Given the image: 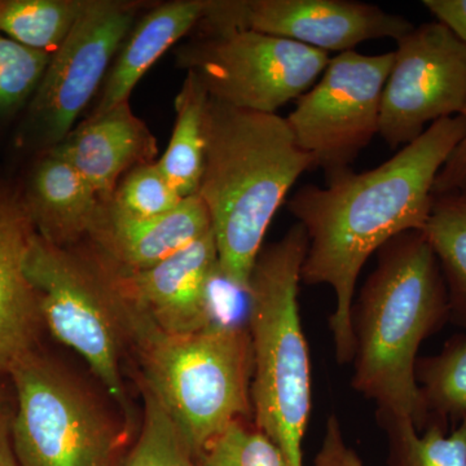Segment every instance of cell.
Returning <instances> with one entry per match:
<instances>
[{
    "label": "cell",
    "instance_id": "obj_1",
    "mask_svg": "<svg viewBox=\"0 0 466 466\" xmlns=\"http://www.w3.org/2000/svg\"><path fill=\"white\" fill-rule=\"evenodd\" d=\"M465 131L464 116L441 118L380 167L330 171L327 186L308 184L288 202L309 240L300 280L328 285L336 296L329 328L339 364L354 358L351 309L361 268L395 236L424 229L435 177Z\"/></svg>",
    "mask_w": 466,
    "mask_h": 466
},
{
    "label": "cell",
    "instance_id": "obj_2",
    "mask_svg": "<svg viewBox=\"0 0 466 466\" xmlns=\"http://www.w3.org/2000/svg\"><path fill=\"white\" fill-rule=\"evenodd\" d=\"M449 293L437 257L421 231L395 236L377 251V265L351 309L352 388L377 412L429 424L416 380L417 352L450 320Z\"/></svg>",
    "mask_w": 466,
    "mask_h": 466
},
{
    "label": "cell",
    "instance_id": "obj_3",
    "mask_svg": "<svg viewBox=\"0 0 466 466\" xmlns=\"http://www.w3.org/2000/svg\"><path fill=\"white\" fill-rule=\"evenodd\" d=\"M204 171L198 195L210 214L218 260L229 283L248 291L267 229L291 187L314 159L284 116L208 97Z\"/></svg>",
    "mask_w": 466,
    "mask_h": 466
},
{
    "label": "cell",
    "instance_id": "obj_4",
    "mask_svg": "<svg viewBox=\"0 0 466 466\" xmlns=\"http://www.w3.org/2000/svg\"><path fill=\"white\" fill-rule=\"evenodd\" d=\"M308 247L305 228L296 223L262 248L248 287L254 424L280 451L285 466H305L303 440L312 408L311 359L299 305Z\"/></svg>",
    "mask_w": 466,
    "mask_h": 466
},
{
    "label": "cell",
    "instance_id": "obj_5",
    "mask_svg": "<svg viewBox=\"0 0 466 466\" xmlns=\"http://www.w3.org/2000/svg\"><path fill=\"white\" fill-rule=\"evenodd\" d=\"M128 332L142 346L148 390L174 420L193 455L232 422L253 413V346L244 327L213 325L170 337L135 321Z\"/></svg>",
    "mask_w": 466,
    "mask_h": 466
},
{
    "label": "cell",
    "instance_id": "obj_6",
    "mask_svg": "<svg viewBox=\"0 0 466 466\" xmlns=\"http://www.w3.org/2000/svg\"><path fill=\"white\" fill-rule=\"evenodd\" d=\"M25 274L38 297L43 324L87 361L126 410L119 358L127 330L118 265L88 238L63 248L36 233Z\"/></svg>",
    "mask_w": 466,
    "mask_h": 466
},
{
    "label": "cell",
    "instance_id": "obj_7",
    "mask_svg": "<svg viewBox=\"0 0 466 466\" xmlns=\"http://www.w3.org/2000/svg\"><path fill=\"white\" fill-rule=\"evenodd\" d=\"M329 60L328 52L240 29L200 30L177 50V66L192 73L208 97L268 115L309 90Z\"/></svg>",
    "mask_w": 466,
    "mask_h": 466
},
{
    "label": "cell",
    "instance_id": "obj_8",
    "mask_svg": "<svg viewBox=\"0 0 466 466\" xmlns=\"http://www.w3.org/2000/svg\"><path fill=\"white\" fill-rule=\"evenodd\" d=\"M8 376L16 400L14 447L20 466H106L115 431L66 370L36 349Z\"/></svg>",
    "mask_w": 466,
    "mask_h": 466
},
{
    "label": "cell",
    "instance_id": "obj_9",
    "mask_svg": "<svg viewBox=\"0 0 466 466\" xmlns=\"http://www.w3.org/2000/svg\"><path fill=\"white\" fill-rule=\"evenodd\" d=\"M148 5L133 0H87L66 42L52 55L30 100L21 137L24 143L46 153L66 139L100 91L116 52Z\"/></svg>",
    "mask_w": 466,
    "mask_h": 466
},
{
    "label": "cell",
    "instance_id": "obj_10",
    "mask_svg": "<svg viewBox=\"0 0 466 466\" xmlns=\"http://www.w3.org/2000/svg\"><path fill=\"white\" fill-rule=\"evenodd\" d=\"M394 51L382 55L342 52L330 58L317 84L287 116L300 149L325 174L350 167L380 131L383 88Z\"/></svg>",
    "mask_w": 466,
    "mask_h": 466
},
{
    "label": "cell",
    "instance_id": "obj_11",
    "mask_svg": "<svg viewBox=\"0 0 466 466\" xmlns=\"http://www.w3.org/2000/svg\"><path fill=\"white\" fill-rule=\"evenodd\" d=\"M397 42L383 88L380 131L392 149L417 139L434 122L466 109V45L446 26L413 27Z\"/></svg>",
    "mask_w": 466,
    "mask_h": 466
},
{
    "label": "cell",
    "instance_id": "obj_12",
    "mask_svg": "<svg viewBox=\"0 0 466 466\" xmlns=\"http://www.w3.org/2000/svg\"><path fill=\"white\" fill-rule=\"evenodd\" d=\"M200 30H253L324 52L354 51L370 39L398 41L406 17L354 0H207Z\"/></svg>",
    "mask_w": 466,
    "mask_h": 466
},
{
    "label": "cell",
    "instance_id": "obj_13",
    "mask_svg": "<svg viewBox=\"0 0 466 466\" xmlns=\"http://www.w3.org/2000/svg\"><path fill=\"white\" fill-rule=\"evenodd\" d=\"M218 267L213 229L149 268L127 271L119 266L127 318L170 337L213 327L208 290Z\"/></svg>",
    "mask_w": 466,
    "mask_h": 466
},
{
    "label": "cell",
    "instance_id": "obj_14",
    "mask_svg": "<svg viewBox=\"0 0 466 466\" xmlns=\"http://www.w3.org/2000/svg\"><path fill=\"white\" fill-rule=\"evenodd\" d=\"M157 139L130 106V101L91 113L63 142L43 155L64 159L87 180L101 202L135 167L156 162Z\"/></svg>",
    "mask_w": 466,
    "mask_h": 466
},
{
    "label": "cell",
    "instance_id": "obj_15",
    "mask_svg": "<svg viewBox=\"0 0 466 466\" xmlns=\"http://www.w3.org/2000/svg\"><path fill=\"white\" fill-rule=\"evenodd\" d=\"M35 227L23 192L0 182V375L36 350L43 320L25 274Z\"/></svg>",
    "mask_w": 466,
    "mask_h": 466
},
{
    "label": "cell",
    "instance_id": "obj_16",
    "mask_svg": "<svg viewBox=\"0 0 466 466\" xmlns=\"http://www.w3.org/2000/svg\"><path fill=\"white\" fill-rule=\"evenodd\" d=\"M211 231L200 196L183 198L174 210L157 217L127 216L101 202L87 238L116 265L142 271L174 256Z\"/></svg>",
    "mask_w": 466,
    "mask_h": 466
},
{
    "label": "cell",
    "instance_id": "obj_17",
    "mask_svg": "<svg viewBox=\"0 0 466 466\" xmlns=\"http://www.w3.org/2000/svg\"><path fill=\"white\" fill-rule=\"evenodd\" d=\"M205 7L207 0H173L149 5L116 52L92 113L130 101L131 92L150 67L196 29Z\"/></svg>",
    "mask_w": 466,
    "mask_h": 466
},
{
    "label": "cell",
    "instance_id": "obj_18",
    "mask_svg": "<svg viewBox=\"0 0 466 466\" xmlns=\"http://www.w3.org/2000/svg\"><path fill=\"white\" fill-rule=\"evenodd\" d=\"M23 196L36 233L63 248L87 238L101 204L72 165L51 155L36 162Z\"/></svg>",
    "mask_w": 466,
    "mask_h": 466
},
{
    "label": "cell",
    "instance_id": "obj_19",
    "mask_svg": "<svg viewBox=\"0 0 466 466\" xmlns=\"http://www.w3.org/2000/svg\"><path fill=\"white\" fill-rule=\"evenodd\" d=\"M208 95L192 73H187L175 97V125L170 143L157 164L182 198L198 195L204 171V115Z\"/></svg>",
    "mask_w": 466,
    "mask_h": 466
},
{
    "label": "cell",
    "instance_id": "obj_20",
    "mask_svg": "<svg viewBox=\"0 0 466 466\" xmlns=\"http://www.w3.org/2000/svg\"><path fill=\"white\" fill-rule=\"evenodd\" d=\"M440 263L451 318L466 325V198H433L431 216L421 231Z\"/></svg>",
    "mask_w": 466,
    "mask_h": 466
},
{
    "label": "cell",
    "instance_id": "obj_21",
    "mask_svg": "<svg viewBox=\"0 0 466 466\" xmlns=\"http://www.w3.org/2000/svg\"><path fill=\"white\" fill-rule=\"evenodd\" d=\"M87 0H0V33L32 50L54 55Z\"/></svg>",
    "mask_w": 466,
    "mask_h": 466
},
{
    "label": "cell",
    "instance_id": "obj_22",
    "mask_svg": "<svg viewBox=\"0 0 466 466\" xmlns=\"http://www.w3.org/2000/svg\"><path fill=\"white\" fill-rule=\"evenodd\" d=\"M389 440V466H466V420L449 429L431 422L419 434L410 417L377 412Z\"/></svg>",
    "mask_w": 466,
    "mask_h": 466
},
{
    "label": "cell",
    "instance_id": "obj_23",
    "mask_svg": "<svg viewBox=\"0 0 466 466\" xmlns=\"http://www.w3.org/2000/svg\"><path fill=\"white\" fill-rule=\"evenodd\" d=\"M416 380L429 424L449 429L466 420V336L453 337L440 354L417 359Z\"/></svg>",
    "mask_w": 466,
    "mask_h": 466
},
{
    "label": "cell",
    "instance_id": "obj_24",
    "mask_svg": "<svg viewBox=\"0 0 466 466\" xmlns=\"http://www.w3.org/2000/svg\"><path fill=\"white\" fill-rule=\"evenodd\" d=\"M193 452L179 428L149 390L142 433L127 466H192Z\"/></svg>",
    "mask_w": 466,
    "mask_h": 466
},
{
    "label": "cell",
    "instance_id": "obj_25",
    "mask_svg": "<svg viewBox=\"0 0 466 466\" xmlns=\"http://www.w3.org/2000/svg\"><path fill=\"white\" fill-rule=\"evenodd\" d=\"M51 57L0 33V116L11 115L33 99Z\"/></svg>",
    "mask_w": 466,
    "mask_h": 466
},
{
    "label": "cell",
    "instance_id": "obj_26",
    "mask_svg": "<svg viewBox=\"0 0 466 466\" xmlns=\"http://www.w3.org/2000/svg\"><path fill=\"white\" fill-rule=\"evenodd\" d=\"M198 458L200 466H285L278 447L247 419L232 422Z\"/></svg>",
    "mask_w": 466,
    "mask_h": 466
},
{
    "label": "cell",
    "instance_id": "obj_27",
    "mask_svg": "<svg viewBox=\"0 0 466 466\" xmlns=\"http://www.w3.org/2000/svg\"><path fill=\"white\" fill-rule=\"evenodd\" d=\"M182 200L156 161L126 174L108 202L127 216L149 218L174 210Z\"/></svg>",
    "mask_w": 466,
    "mask_h": 466
},
{
    "label": "cell",
    "instance_id": "obj_28",
    "mask_svg": "<svg viewBox=\"0 0 466 466\" xmlns=\"http://www.w3.org/2000/svg\"><path fill=\"white\" fill-rule=\"evenodd\" d=\"M461 116L466 122V109ZM440 196L466 198V131L435 177L433 198Z\"/></svg>",
    "mask_w": 466,
    "mask_h": 466
},
{
    "label": "cell",
    "instance_id": "obj_29",
    "mask_svg": "<svg viewBox=\"0 0 466 466\" xmlns=\"http://www.w3.org/2000/svg\"><path fill=\"white\" fill-rule=\"evenodd\" d=\"M314 466H364L357 452L346 444L336 416L328 419L327 428Z\"/></svg>",
    "mask_w": 466,
    "mask_h": 466
},
{
    "label": "cell",
    "instance_id": "obj_30",
    "mask_svg": "<svg viewBox=\"0 0 466 466\" xmlns=\"http://www.w3.org/2000/svg\"><path fill=\"white\" fill-rule=\"evenodd\" d=\"M16 400L0 382V466H20L14 447V421Z\"/></svg>",
    "mask_w": 466,
    "mask_h": 466
},
{
    "label": "cell",
    "instance_id": "obj_31",
    "mask_svg": "<svg viewBox=\"0 0 466 466\" xmlns=\"http://www.w3.org/2000/svg\"><path fill=\"white\" fill-rule=\"evenodd\" d=\"M422 5L437 23L466 45V0H424Z\"/></svg>",
    "mask_w": 466,
    "mask_h": 466
}]
</instances>
